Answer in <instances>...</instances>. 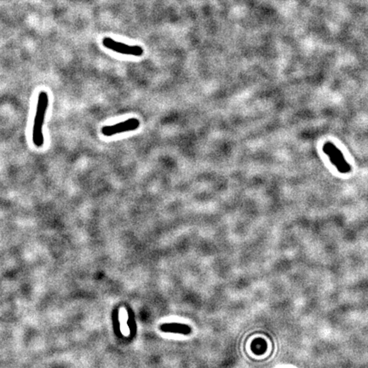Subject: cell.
I'll return each instance as SVG.
<instances>
[{
  "mask_svg": "<svg viewBox=\"0 0 368 368\" xmlns=\"http://www.w3.org/2000/svg\"><path fill=\"white\" fill-rule=\"evenodd\" d=\"M49 106V96L46 92L39 93L37 104L35 119L32 128V142L38 148H41L44 145L45 138L43 135V125L45 122L46 111Z\"/></svg>",
  "mask_w": 368,
  "mask_h": 368,
  "instance_id": "6da1fadb",
  "label": "cell"
},
{
  "mask_svg": "<svg viewBox=\"0 0 368 368\" xmlns=\"http://www.w3.org/2000/svg\"><path fill=\"white\" fill-rule=\"evenodd\" d=\"M323 151L328 156L330 161L339 172L344 174L349 173L351 171V166L344 159L343 153L332 142H326L323 146Z\"/></svg>",
  "mask_w": 368,
  "mask_h": 368,
  "instance_id": "7a4b0ae2",
  "label": "cell"
},
{
  "mask_svg": "<svg viewBox=\"0 0 368 368\" xmlns=\"http://www.w3.org/2000/svg\"><path fill=\"white\" fill-rule=\"evenodd\" d=\"M103 44L107 49L118 53L131 55L136 57H140L143 53V50L140 46H127L123 43L117 42L111 38H105L103 40Z\"/></svg>",
  "mask_w": 368,
  "mask_h": 368,
  "instance_id": "3957f363",
  "label": "cell"
},
{
  "mask_svg": "<svg viewBox=\"0 0 368 368\" xmlns=\"http://www.w3.org/2000/svg\"><path fill=\"white\" fill-rule=\"evenodd\" d=\"M140 125V122L137 119H130L124 122H121L117 124L107 125L102 129V133L106 137H111L113 135L120 134L126 131L137 130Z\"/></svg>",
  "mask_w": 368,
  "mask_h": 368,
  "instance_id": "277c9868",
  "label": "cell"
},
{
  "mask_svg": "<svg viewBox=\"0 0 368 368\" xmlns=\"http://www.w3.org/2000/svg\"><path fill=\"white\" fill-rule=\"evenodd\" d=\"M160 330L165 333H181L184 335H188L192 330L189 326L179 323H170L164 324L160 326Z\"/></svg>",
  "mask_w": 368,
  "mask_h": 368,
  "instance_id": "5b68a950",
  "label": "cell"
}]
</instances>
